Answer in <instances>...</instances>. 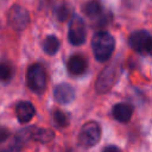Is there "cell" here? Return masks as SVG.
Segmentation results:
<instances>
[{
    "label": "cell",
    "instance_id": "cell-2",
    "mask_svg": "<svg viewBox=\"0 0 152 152\" xmlns=\"http://www.w3.org/2000/svg\"><path fill=\"white\" fill-rule=\"evenodd\" d=\"M26 84L33 93H44L46 89V74L40 64L36 63L28 66L26 71Z\"/></svg>",
    "mask_w": 152,
    "mask_h": 152
},
{
    "label": "cell",
    "instance_id": "cell-5",
    "mask_svg": "<svg viewBox=\"0 0 152 152\" xmlns=\"http://www.w3.org/2000/svg\"><path fill=\"white\" fill-rule=\"evenodd\" d=\"M86 24L83 19L74 14L69 21V27H68V39L72 45H82L86 42Z\"/></svg>",
    "mask_w": 152,
    "mask_h": 152
},
{
    "label": "cell",
    "instance_id": "cell-18",
    "mask_svg": "<svg viewBox=\"0 0 152 152\" xmlns=\"http://www.w3.org/2000/svg\"><path fill=\"white\" fill-rule=\"evenodd\" d=\"M8 138H10V132H8V129H7L6 127L0 126V141H4V140H6V139H8Z\"/></svg>",
    "mask_w": 152,
    "mask_h": 152
},
{
    "label": "cell",
    "instance_id": "cell-17",
    "mask_svg": "<svg viewBox=\"0 0 152 152\" xmlns=\"http://www.w3.org/2000/svg\"><path fill=\"white\" fill-rule=\"evenodd\" d=\"M55 13H56V17L59 21H65L70 15V11H69V7L66 6V4L58 5L55 10Z\"/></svg>",
    "mask_w": 152,
    "mask_h": 152
},
{
    "label": "cell",
    "instance_id": "cell-9",
    "mask_svg": "<svg viewBox=\"0 0 152 152\" xmlns=\"http://www.w3.org/2000/svg\"><path fill=\"white\" fill-rule=\"evenodd\" d=\"M55 100L61 104H68L75 99V89L68 83H59L53 90Z\"/></svg>",
    "mask_w": 152,
    "mask_h": 152
},
{
    "label": "cell",
    "instance_id": "cell-19",
    "mask_svg": "<svg viewBox=\"0 0 152 152\" xmlns=\"http://www.w3.org/2000/svg\"><path fill=\"white\" fill-rule=\"evenodd\" d=\"M102 152H119V148L115 145H108L107 147L103 148Z\"/></svg>",
    "mask_w": 152,
    "mask_h": 152
},
{
    "label": "cell",
    "instance_id": "cell-7",
    "mask_svg": "<svg viewBox=\"0 0 152 152\" xmlns=\"http://www.w3.org/2000/svg\"><path fill=\"white\" fill-rule=\"evenodd\" d=\"M7 19L12 28H14L15 31H21L27 26L30 21V15L26 8H24L23 6L13 5L8 11Z\"/></svg>",
    "mask_w": 152,
    "mask_h": 152
},
{
    "label": "cell",
    "instance_id": "cell-15",
    "mask_svg": "<svg viewBox=\"0 0 152 152\" xmlns=\"http://www.w3.org/2000/svg\"><path fill=\"white\" fill-rule=\"evenodd\" d=\"M13 77V68L8 62H0V82L7 83Z\"/></svg>",
    "mask_w": 152,
    "mask_h": 152
},
{
    "label": "cell",
    "instance_id": "cell-4",
    "mask_svg": "<svg viewBox=\"0 0 152 152\" xmlns=\"http://www.w3.org/2000/svg\"><path fill=\"white\" fill-rule=\"evenodd\" d=\"M101 138V127L96 121L86 122L78 134V141L82 146L90 147L99 142Z\"/></svg>",
    "mask_w": 152,
    "mask_h": 152
},
{
    "label": "cell",
    "instance_id": "cell-13",
    "mask_svg": "<svg viewBox=\"0 0 152 152\" xmlns=\"http://www.w3.org/2000/svg\"><path fill=\"white\" fill-rule=\"evenodd\" d=\"M82 11L86 15L90 18H95L101 15L102 13V5L99 0H89L82 6Z\"/></svg>",
    "mask_w": 152,
    "mask_h": 152
},
{
    "label": "cell",
    "instance_id": "cell-16",
    "mask_svg": "<svg viewBox=\"0 0 152 152\" xmlns=\"http://www.w3.org/2000/svg\"><path fill=\"white\" fill-rule=\"evenodd\" d=\"M53 121H55L56 126L59 128L66 127L69 125V120H68L66 114H64L62 110H58V109L55 110V113H53Z\"/></svg>",
    "mask_w": 152,
    "mask_h": 152
},
{
    "label": "cell",
    "instance_id": "cell-6",
    "mask_svg": "<svg viewBox=\"0 0 152 152\" xmlns=\"http://www.w3.org/2000/svg\"><path fill=\"white\" fill-rule=\"evenodd\" d=\"M118 75H119V69H118L116 64L108 65L99 75L97 81L95 83V89L99 93H106V91H108L114 86Z\"/></svg>",
    "mask_w": 152,
    "mask_h": 152
},
{
    "label": "cell",
    "instance_id": "cell-14",
    "mask_svg": "<svg viewBox=\"0 0 152 152\" xmlns=\"http://www.w3.org/2000/svg\"><path fill=\"white\" fill-rule=\"evenodd\" d=\"M59 49V40L55 36H48L43 43V50L48 55H55Z\"/></svg>",
    "mask_w": 152,
    "mask_h": 152
},
{
    "label": "cell",
    "instance_id": "cell-12",
    "mask_svg": "<svg viewBox=\"0 0 152 152\" xmlns=\"http://www.w3.org/2000/svg\"><path fill=\"white\" fill-rule=\"evenodd\" d=\"M132 113H133L132 107L126 103H116L112 109V114L114 119H116L120 122H128L132 118Z\"/></svg>",
    "mask_w": 152,
    "mask_h": 152
},
{
    "label": "cell",
    "instance_id": "cell-10",
    "mask_svg": "<svg viewBox=\"0 0 152 152\" xmlns=\"http://www.w3.org/2000/svg\"><path fill=\"white\" fill-rule=\"evenodd\" d=\"M34 113H36V110L31 102L21 101L15 106V115L20 124L28 122L34 116Z\"/></svg>",
    "mask_w": 152,
    "mask_h": 152
},
{
    "label": "cell",
    "instance_id": "cell-1",
    "mask_svg": "<svg viewBox=\"0 0 152 152\" xmlns=\"http://www.w3.org/2000/svg\"><path fill=\"white\" fill-rule=\"evenodd\" d=\"M114 48H115V40L110 33L106 31H99L93 36L91 49L94 57L99 62H107L112 57L114 52Z\"/></svg>",
    "mask_w": 152,
    "mask_h": 152
},
{
    "label": "cell",
    "instance_id": "cell-11",
    "mask_svg": "<svg viewBox=\"0 0 152 152\" xmlns=\"http://www.w3.org/2000/svg\"><path fill=\"white\" fill-rule=\"evenodd\" d=\"M87 61L84 57H82L81 55H72L66 63L68 70L71 75L77 76V75H82L86 70H87Z\"/></svg>",
    "mask_w": 152,
    "mask_h": 152
},
{
    "label": "cell",
    "instance_id": "cell-3",
    "mask_svg": "<svg viewBox=\"0 0 152 152\" xmlns=\"http://www.w3.org/2000/svg\"><path fill=\"white\" fill-rule=\"evenodd\" d=\"M128 44L135 52L141 53V55H150L152 38H151V34L148 33V31L138 30L129 34Z\"/></svg>",
    "mask_w": 152,
    "mask_h": 152
},
{
    "label": "cell",
    "instance_id": "cell-8",
    "mask_svg": "<svg viewBox=\"0 0 152 152\" xmlns=\"http://www.w3.org/2000/svg\"><path fill=\"white\" fill-rule=\"evenodd\" d=\"M15 138L20 144H23V141H25L27 139H32V140H36L39 142H48V141L52 140L53 132L51 129H48V128L30 127V128L23 129Z\"/></svg>",
    "mask_w": 152,
    "mask_h": 152
}]
</instances>
